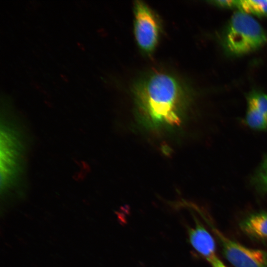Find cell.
I'll return each instance as SVG.
<instances>
[{"mask_svg": "<svg viewBox=\"0 0 267 267\" xmlns=\"http://www.w3.org/2000/svg\"><path fill=\"white\" fill-rule=\"evenodd\" d=\"M239 227L249 237L267 242V212L260 211L249 214L240 222Z\"/></svg>", "mask_w": 267, "mask_h": 267, "instance_id": "cell-6", "label": "cell"}, {"mask_svg": "<svg viewBox=\"0 0 267 267\" xmlns=\"http://www.w3.org/2000/svg\"><path fill=\"white\" fill-rule=\"evenodd\" d=\"M237 0H215L213 1L214 4L218 6L223 7H233L236 5Z\"/></svg>", "mask_w": 267, "mask_h": 267, "instance_id": "cell-11", "label": "cell"}, {"mask_svg": "<svg viewBox=\"0 0 267 267\" xmlns=\"http://www.w3.org/2000/svg\"><path fill=\"white\" fill-rule=\"evenodd\" d=\"M252 182L259 193H267V155L255 173Z\"/></svg>", "mask_w": 267, "mask_h": 267, "instance_id": "cell-9", "label": "cell"}, {"mask_svg": "<svg viewBox=\"0 0 267 267\" xmlns=\"http://www.w3.org/2000/svg\"><path fill=\"white\" fill-rule=\"evenodd\" d=\"M245 121L246 125L252 129L257 131L267 130V116L248 105Z\"/></svg>", "mask_w": 267, "mask_h": 267, "instance_id": "cell-8", "label": "cell"}, {"mask_svg": "<svg viewBox=\"0 0 267 267\" xmlns=\"http://www.w3.org/2000/svg\"><path fill=\"white\" fill-rule=\"evenodd\" d=\"M236 7L251 15L267 16V0H237Z\"/></svg>", "mask_w": 267, "mask_h": 267, "instance_id": "cell-7", "label": "cell"}, {"mask_svg": "<svg viewBox=\"0 0 267 267\" xmlns=\"http://www.w3.org/2000/svg\"><path fill=\"white\" fill-rule=\"evenodd\" d=\"M247 105L267 116V95L261 92H253L247 98Z\"/></svg>", "mask_w": 267, "mask_h": 267, "instance_id": "cell-10", "label": "cell"}, {"mask_svg": "<svg viewBox=\"0 0 267 267\" xmlns=\"http://www.w3.org/2000/svg\"><path fill=\"white\" fill-rule=\"evenodd\" d=\"M134 94L139 110L150 121L170 125L180 122L183 92L173 77L152 73L137 83Z\"/></svg>", "mask_w": 267, "mask_h": 267, "instance_id": "cell-1", "label": "cell"}, {"mask_svg": "<svg viewBox=\"0 0 267 267\" xmlns=\"http://www.w3.org/2000/svg\"><path fill=\"white\" fill-rule=\"evenodd\" d=\"M203 218L211 228L222 253L234 267H267V252L245 246L222 233L207 217Z\"/></svg>", "mask_w": 267, "mask_h": 267, "instance_id": "cell-3", "label": "cell"}, {"mask_svg": "<svg viewBox=\"0 0 267 267\" xmlns=\"http://www.w3.org/2000/svg\"><path fill=\"white\" fill-rule=\"evenodd\" d=\"M267 43V33L254 18L240 10L233 13L223 36L224 47L229 54L244 55Z\"/></svg>", "mask_w": 267, "mask_h": 267, "instance_id": "cell-2", "label": "cell"}, {"mask_svg": "<svg viewBox=\"0 0 267 267\" xmlns=\"http://www.w3.org/2000/svg\"><path fill=\"white\" fill-rule=\"evenodd\" d=\"M134 32L138 46L150 53L156 47L160 34L158 20L152 10L143 2L134 4Z\"/></svg>", "mask_w": 267, "mask_h": 267, "instance_id": "cell-4", "label": "cell"}, {"mask_svg": "<svg viewBox=\"0 0 267 267\" xmlns=\"http://www.w3.org/2000/svg\"><path fill=\"white\" fill-rule=\"evenodd\" d=\"M195 226L188 229L191 245L205 258L212 267H227L216 253V244L212 235L195 217Z\"/></svg>", "mask_w": 267, "mask_h": 267, "instance_id": "cell-5", "label": "cell"}]
</instances>
